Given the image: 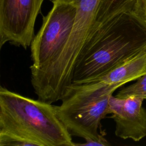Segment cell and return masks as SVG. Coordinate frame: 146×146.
<instances>
[{"instance_id":"obj_1","label":"cell","mask_w":146,"mask_h":146,"mask_svg":"<svg viewBox=\"0 0 146 146\" xmlns=\"http://www.w3.org/2000/svg\"><path fill=\"white\" fill-rule=\"evenodd\" d=\"M145 48V18L136 11L120 14L88 38L75 63L71 84L92 82Z\"/></svg>"},{"instance_id":"obj_2","label":"cell","mask_w":146,"mask_h":146,"mask_svg":"<svg viewBox=\"0 0 146 146\" xmlns=\"http://www.w3.org/2000/svg\"><path fill=\"white\" fill-rule=\"evenodd\" d=\"M0 145L74 146L55 106L0 87Z\"/></svg>"},{"instance_id":"obj_3","label":"cell","mask_w":146,"mask_h":146,"mask_svg":"<svg viewBox=\"0 0 146 146\" xmlns=\"http://www.w3.org/2000/svg\"><path fill=\"white\" fill-rule=\"evenodd\" d=\"M117 86L90 82L71 84L66 90L60 106H55L57 115L70 133L82 137L84 143L75 145H109L99 133L101 121L109 112L110 97Z\"/></svg>"},{"instance_id":"obj_4","label":"cell","mask_w":146,"mask_h":146,"mask_svg":"<svg viewBox=\"0 0 146 146\" xmlns=\"http://www.w3.org/2000/svg\"><path fill=\"white\" fill-rule=\"evenodd\" d=\"M76 14L74 5L53 0L51 10L43 17L42 25L30 45V69L46 66L61 52L72 30Z\"/></svg>"},{"instance_id":"obj_5","label":"cell","mask_w":146,"mask_h":146,"mask_svg":"<svg viewBox=\"0 0 146 146\" xmlns=\"http://www.w3.org/2000/svg\"><path fill=\"white\" fill-rule=\"evenodd\" d=\"M44 0H0V46L9 42L25 49L34 39V25Z\"/></svg>"},{"instance_id":"obj_6","label":"cell","mask_w":146,"mask_h":146,"mask_svg":"<svg viewBox=\"0 0 146 146\" xmlns=\"http://www.w3.org/2000/svg\"><path fill=\"white\" fill-rule=\"evenodd\" d=\"M58 1L69 2L76 7V14L74 26L89 31L90 35L120 14L129 11L140 13V0Z\"/></svg>"},{"instance_id":"obj_7","label":"cell","mask_w":146,"mask_h":146,"mask_svg":"<svg viewBox=\"0 0 146 146\" xmlns=\"http://www.w3.org/2000/svg\"><path fill=\"white\" fill-rule=\"evenodd\" d=\"M143 98L130 96L124 98L110 97V117L115 123V135L123 139L139 141L146 137V109Z\"/></svg>"},{"instance_id":"obj_8","label":"cell","mask_w":146,"mask_h":146,"mask_svg":"<svg viewBox=\"0 0 146 146\" xmlns=\"http://www.w3.org/2000/svg\"><path fill=\"white\" fill-rule=\"evenodd\" d=\"M145 73L146 48L117 66L107 74L90 82H99L120 87L128 82L137 80Z\"/></svg>"},{"instance_id":"obj_9","label":"cell","mask_w":146,"mask_h":146,"mask_svg":"<svg viewBox=\"0 0 146 146\" xmlns=\"http://www.w3.org/2000/svg\"><path fill=\"white\" fill-rule=\"evenodd\" d=\"M130 96H139L146 99V73L138 78L135 83L122 88L116 95V96L121 98Z\"/></svg>"},{"instance_id":"obj_10","label":"cell","mask_w":146,"mask_h":146,"mask_svg":"<svg viewBox=\"0 0 146 146\" xmlns=\"http://www.w3.org/2000/svg\"><path fill=\"white\" fill-rule=\"evenodd\" d=\"M145 2H146V0H140V2H139V12L141 14L143 15L144 14L143 13V7L144 3H145Z\"/></svg>"},{"instance_id":"obj_11","label":"cell","mask_w":146,"mask_h":146,"mask_svg":"<svg viewBox=\"0 0 146 146\" xmlns=\"http://www.w3.org/2000/svg\"><path fill=\"white\" fill-rule=\"evenodd\" d=\"M143 13L144 17L146 19V2H145V3H144V5H143Z\"/></svg>"}]
</instances>
